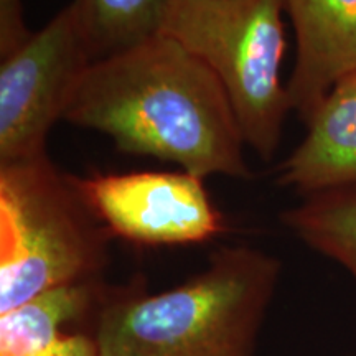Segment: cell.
I'll list each match as a JSON object with an SVG mask.
<instances>
[{
    "label": "cell",
    "mask_w": 356,
    "mask_h": 356,
    "mask_svg": "<svg viewBox=\"0 0 356 356\" xmlns=\"http://www.w3.org/2000/svg\"><path fill=\"white\" fill-rule=\"evenodd\" d=\"M63 121L106 134L124 154L177 163L200 178L252 177L225 88L200 58L160 32L95 61Z\"/></svg>",
    "instance_id": "cell-1"
},
{
    "label": "cell",
    "mask_w": 356,
    "mask_h": 356,
    "mask_svg": "<svg viewBox=\"0 0 356 356\" xmlns=\"http://www.w3.org/2000/svg\"><path fill=\"white\" fill-rule=\"evenodd\" d=\"M280 274L277 257L238 244L167 291L140 275L108 284L89 325L97 356H256Z\"/></svg>",
    "instance_id": "cell-2"
},
{
    "label": "cell",
    "mask_w": 356,
    "mask_h": 356,
    "mask_svg": "<svg viewBox=\"0 0 356 356\" xmlns=\"http://www.w3.org/2000/svg\"><path fill=\"white\" fill-rule=\"evenodd\" d=\"M113 239L78 177L48 155L0 165V314L53 287L104 279Z\"/></svg>",
    "instance_id": "cell-3"
},
{
    "label": "cell",
    "mask_w": 356,
    "mask_h": 356,
    "mask_svg": "<svg viewBox=\"0 0 356 356\" xmlns=\"http://www.w3.org/2000/svg\"><path fill=\"white\" fill-rule=\"evenodd\" d=\"M284 0H168L160 33L200 58L228 95L244 142L270 160L291 113L280 79Z\"/></svg>",
    "instance_id": "cell-4"
},
{
    "label": "cell",
    "mask_w": 356,
    "mask_h": 356,
    "mask_svg": "<svg viewBox=\"0 0 356 356\" xmlns=\"http://www.w3.org/2000/svg\"><path fill=\"white\" fill-rule=\"evenodd\" d=\"M92 63L71 3L0 58V165L47 157L48 134Z\"/></svg>",
    "instance_id": "cell-5"
},
{
    "label": "cell",
    "mask_w": 356,
    "mask_h": 356,
    "mask_svg": "<svg viewBox=\"0 0 356 356\" xmlns=\"http://www.w3.org/2000/svg\"><path fill=\"white\" fill-rule=\"evenodd\" d=\"M203 180L185 170L95 173L78 177V185L114 238L140 246H186L225 229Z\"/></svg>",
    "instance_id": "cell-6"
},
{
    "label": "cell",
    "mask_w": 356,
    "mask_h": 356,
    "mask_svg": "<svg viewBox=\"0 0 356 356\" xmlns=\"http://www.w3.org/2000/svg\"><path fill=\"white\" fill-rule=\"evenodd\" d=\"M296 33L287 81L291 108L305 124L341 79L356 73V0H284Z\"/></svg>",
    "instance_id": "cell-7"
},
{
    "label": "cell",
    "mask_w": 356,
    "mask_h": 356,
    "mask_svg": "<svg viewBox=\"0 0 356 356\" xmlns=\"http://www.w3.org/2000/svg\"><path fill=\"white\" fill-rule=\"evenodd\" d=\"M304 140L279 167L277 184L302 197L356 184V73L341 79L309 119Z\"/></svg>",
    "instance_id": "cell-8"
},
{
    "label": "cell",
    "mask_w": 356,
    "mask_h": 356,
    "mask_svg": "<svg viewBox=\"0 0 356 356\" xmlns=\"http://www.w3.org/2000/svg\"><path fill=\"white\" fill-rule=\"evenodd\" d=\"M106 289V279L66 284L0 314V356H35L66 335L68 325L89 328Z\"/></svg>",
    "instance_id": "cell-9"
},
{
    "label": "cell",
    "mask_w": 356,
    "mask_h": 356,
    "mask_svg": "<svg viewBox=\"0 0 356 356\" xmlns=\"http://www.w3.org/2000/svg\"><path fill=\"white\" fill-rule=\"evenodd\" d=\"M310 249L343 266L356 280V184L317 191L280 215Z\"/></svg>",
    "instance_id": "cell-10"
},
{
    "label": "cell",
    "mask_w": 356,
    "mask_h": 356,
    "mask_svg": "<svg viewBox=\"0 0 356 356\" xmlns=\"http://www.w3.org/2000/svg\"><path fill=\"white\" fill-rule=\"evenodd\" d=\"M168 0H73L95 61L160 32Z\"/></svg>",
    "instance_id": "cell-11"
},
{
    "label": "cell",
    "mask_w": 356,
    "mask_h": 356,
    "mask_svg": "<svg viewBox=\"0 0 356 356\" xmlns=\"http://www.w3.org/2000/svg\"><path fill=\"white\" fill-rule=\"evenodd\" d=\"M22 0H0V58L10 55L30 38Z\"/></svg>",
    "instance_id": "cell-12"
},
{
    "label": "cell",
    "mask_w": 356,
    "mask_h": 356,
    "mask_svg": "<svg viewBox=\"0 0 356 356\" xmlns=\"http://www.w3.org/2000/svg\"><path fill=\"white\" fill-rule=\"evenodd\" d=\"M35 356H97V350L91 333L78 332L66 333L55 345Z\"/></svg>",
    "instance_id": "cell-13"
}]
</instances>
